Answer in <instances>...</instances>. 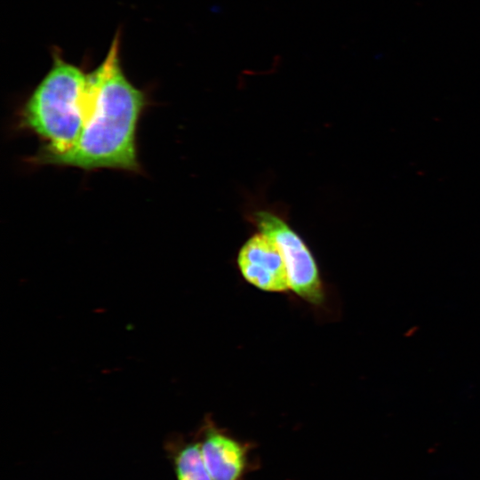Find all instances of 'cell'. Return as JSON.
Returning a JSON list of instances; mask_svg holds the SVG:
<instances>
[{
  "instance_id": "cell-1",
  "label": "cell",
  "mask_w": 480,
  "mask_h": 480,
  "mask_svg": "<svg viewBox=\"0 0 480 480\" xmlns=\"http://www.w3.org/2000/svg\"><path fill=\"white\" fill-rule=\"evenodd\" d=\"M88 78L89 114L77 142L68 152L41 163L86 171H138L137 128L146 98L122 69L118 36L103 62L88 73Z\"/></svg>"
},
{
  "instance_id": "cell-4",
  "label": "cell",
  "mask_w": 480,
  "mask_h": 480,
  "mask_svg": "<svg viewBox=\"0 0 480 480\" xmlns=\"http://www.w3.org/2000/svg\"><path fill=\"white\" fill-rule=\"evenodd\" d=\"M198 439L212 480H244L254 469L250 444L236 439L212 423H205Z\"/></svg>"
},
{
  "instance_id": "cell-3",
  "label": "cell",
  "mask_w": 480,
  "mask_h": 480,
  "mask_svg": "<svg viewBox=\"0 0 480 480\" xmlns=\"http://www.w3.org/2000/svg\"><path fill=\"white\" fill-rule=\"evenodd\" d=\"M260 233L271 237L284 260L290 289L314 304L324 300V291L316 261L303 240L282 219L268 212L254 214Z\"/></svg>"
},
{
  "instance_id": "cell-5",
  "label": "cell",
  "mask_w": 480,
  "mask_h": 480,
  "mask_svg": "<svg viewBox=\"0 0 480 480\" xmlns=\"http://www.w3.org/2000/svg\"><path fill=\"white\" fill-rule=\"evenodd\" d=\"M237 263L243 276L266 292L290 288L288 273L276 243L263 233L250 237L239 251Z\"/></svg>"
},
{
  "instance_id": "cell-2",
  "label": "cell",
  "mask_w": 480,
  "mask_h": 480,
  "mask_svg": "<svg viewBox=\"0 0 480 480\" xmlns=\"http://www.w3.org/2000/svg\"><path fill=\"white\" fill-rule=\"evenodd\" d=\"M90 103L88 74L55 55L46 76L26 101L21 122L44 143L36 159L62 155L77 142Z\"/></svg>"
},
{
  "instance_id": "cell-6",
  "label": "cell",
  "mask_w": 480,
  "mask_h": 480,
  "mask_svg": "<svg viewBox=\"0 0 480 480\" xmlns=\"http://www.w3.org/2000/svg\"><path fill=\"white\" fill-rule=\"evenodd\" d=\"M165 450L177 480H212L205 465L199 439L169 440Z\"/></svg>"
}]
</instances>
